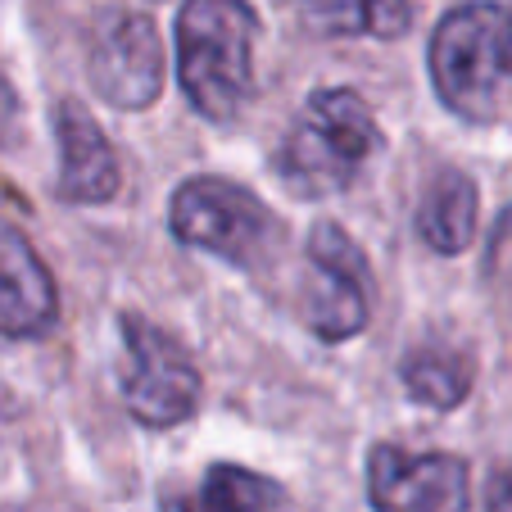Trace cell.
Instances as JSON below:
<instances>
[{
	"mask_svg": "<svg viewBox=\"0 0 512 512\" xmlns=\"http://www.w3.org/2000/svg\"><path fill=\"white\" fill-rule=\"evenodd\" d=\"M431 87L458 118L494 123L512 109V5L472 0L431 32Z\"/></svg>",
	"mask_w": 512,
	"mask_h": 512,
	"instance_id": "obj_1",
	"label": "cell"
},
{
	"mask_svg": "<svg viewBox=\"0 0 512 512\" xmlns=\"http://www.w3.org/2000/svg\"><path fill=\"white\" fill-rule=\"evenodd\" d=\"M259 14L245 0H186L177 10V78L209 123L236 118L254 91Z\"/></svg>",
	"mask_w": 512,
	"mask_h": 512,
	"instance_id": "obj_2",
	"label": "cell"
},
{
	"mask_svg": "<svg viewBox=\"0 0 512 512\" xmlns=\"http://www.w3.org/2000/svg\"><path fill=\"white\" fill-rule=\"evenodd\" d=\"M381 150V127L368 100L349 87H322L304 100L300 123L277 150V173L304 200L345 191Z\"/></svg>",
	"mask_w": 512,
	"mask_h": 512,
	"instance_id": "obj_3",
	"label": "cell"
},
{
	"mask_svg": "<svg viewBox=\"0 0 512 512\" xmlns=\"http://www.w3.org/2000/svg\"><path fill=\"white\" fill-rule=\"evenodd\" d=\"M168 227L182 245L209 250L236 268H259L281 236L277 213L227 177H191L177 186L168 204Z\"/></svg>",
	"mask_w": 512,
	"mask_h": 512,
	"instance_id": "obj_4",
	"label": "cell"
},
{
	"mask_svg": "<svg viewBox=\"0 0 512 512\" xmlns=\"http://www.w3.org/2000/svg\"><path fill=\"white\" fill-rule=\"evenodd\" d=\"M123 368H118V395H123L127 413L141 426H168L186 422L200 408V368H195L191 349L177 336H168L159 322L141 318V313H123Z\"/></svg>",
	"mask_w": 512,
	"mask_h": 512,
	"instance_id": "obj_5",
	"label": "cell"
},
{
	"mask_svg": "<svg viewBox=\"0 0 512 512\" xmlns=\"http://www.w3.org/2000/svg\"><path fill=\"white\" fill-rule=\"evenodd\" d=\"M377 277L363 245L340 223H318L309 232V286L300 300V318L327 345L354 340L372 318Z\"/></svg>",
	"mask_w": 512,
	"mask_h": 512,
	"instance_id": "obj_6",
	"label": "cell"
},
{
	"mask_svg": "<svg viewBox=\"0 0 512 512\" xmlns=\"http://www.w3.org/2000/svg\"><path fill=\"white\" fill-rule=\"evenodd\" d=\"M91 87L114 109H150L164 91V41L150 14H105L87 55Z\"/></svg>",
	"mask_w": 512,
	"mask_h": 512,
	"instance_id": "obj_7",
	"label": "cell"
},
{
	"mask_svg": "<svg viewBox=\"0 0 512 512\" xmlns=\"http://www.w3.org/2000/svg\"><path fill=\"white\" fill-rule=\"evenodd\" d=\"M368 499L377 512H472V476L458 454L377 445L368 454Z\"/></svg>",
	"mask_w": 512,
	"mask_h": 512,
	"instance_id": "obj_8",
	"label": "cell"
},
{
	"mask_svg": "<svg viewBox=\"0 0 512 512\" xmlns=\"http://www.w3.org/2000/svg\"><path fill=\"white\" fill-rule=\"evenodd\" d=\"M59 318V290L37 245L14 223H0V336H46Z\"/></svg>",
	"mask_w": 512,
	"mask_h": 512,
	"instance_id": "obj_9",
	"label": "cell"
},
{
	"mask_svg": "<svg viewBox=\"0 0 512 512\" xmlns=\"http://www.w3.org/2000/svg\"><path fill=\"white\" fill-rule=\"evenodd\" d=\"M55 141H59V200L64 204H105L123 186V168L100 123L78 105L59 100L55 109Z\"/></svg>",
	"mask_w": 512,
	"mask_h": 512,
	"instance_id": "obj_10",
	"label": "cell"
},
{
	"mask_svg": "<svg viewBox=\"0 0 512 512\" xmlns=\"http://www.w3.org/2000/svg\"><path fill=\"white\" fill-rule=\"evenodd\" d=\"M286 494L272 476L241 463H213L191 490H164L159 512H281Z\"/></svg>",
	"mask_w": 512,
	"mask_h": 512,
	"instance_id": "obj_11",
	"label": "cell"
},
{
	"mask_svg": "<svg viewBox=\"0 0 512 512\" xmlns=\"http://www.w3.org/2000/svg\"><path fill=\"white\" fill-rule=\"evenodd\" d=\"M476 213H481L476 182L458 168H440L417 204V232L435 254H463L476 236Z\"/></svg>",
	"mask_w": 512,
	"mask_h": 512,
	"instance_id": "obj_12",
	"label": "cell"
},
{
	"mask_svg": "<svg viewBox=\"0 0 512 512\" xmlns=\"http://www.w3.org/2000/svg\"><path fill=\"white\" fill-rule=\"evenodd\" d=\"M399 381L404 390L426 408H458L476 386V363L467 349L445 345V340H426V345L408 349L404 363H399Z\"/></svg>",
	"mask_w": 512,
	"mask_h": 512,
	"instance_id": "obj_13",
	"label": "cell"
},
{
	"mask_svg": "<svg viewBox=\"0 0 512 512\" xmlns=\"http://www.w3.org/2000/svg\"><path fill=\"white\" fill-rule=\"evenodd\" d=\"M300 14L313 32H327V37L395 41L413 28L408 0H300Z\"/></svg>",
	"mask_w": 512,
	"mask_h": 512,
	"instance_id": "obj_14",
	"label": "cell"
},
{
	"mask_svg": "<svg viewBox=\"0 0 512 512\" xmlns=\"http://www.w3.org/2000/svg\"><path fill=\"white\" fill-rule=\"evenodd\" d=\"M485 512H512V463L494 467L490 485H485Z\"/></svg>",
	"mask_w": 512,
	"mask_h": 512,
	"instance_id": "obj_15",
	"label": "cell"
},
{
	"mask_svg": "<svg viewBox=\"0 0 512 512\" xmlns=\"http://www.w3.org/2000/svg\"><path fill=\"white\" fill-rule=\"evenodd\" d=\"M14 132H19V96H14L10 82L0 78V145L10 141Z\"/></svg>",
	"mask_w": 512,
	"mask_h": 512,
	"instance_id": "obj_16",
	"label": "cell"
}]
</instances>
